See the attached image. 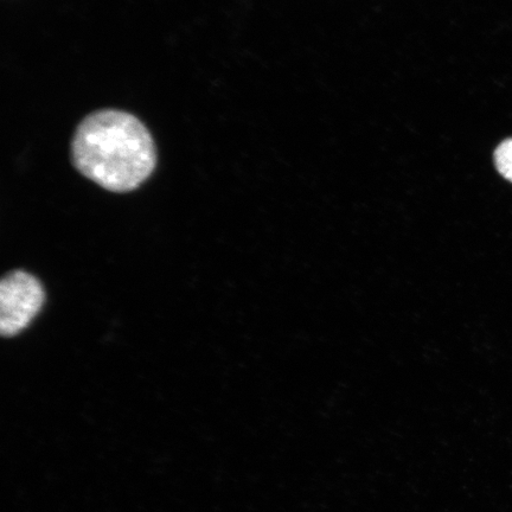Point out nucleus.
Instances as JSON below:
<instances>
[{
  "label": "nucleus",
  "mask_w": 512,
  "mask_h": 512,
  "mask_svg": "<svg viewBox=\"0 0 512 512\" xmlns=\"http://www.w3.org/2000/svg\"><path fill=\"white\" fill-rule=\"evenodd\" d=\"M495 162L499 174L512 182V139L505 140L497 147Z\"/></svg>",
  "instance_id": "obj_3"
},
{
  "label": "nucleus",
  "mask_w": 512,
  "mask_h": 512,
  "mask_svg": "<svg viewBox=\"0 0 512 512\" xmlns=\"http://www.w3.org/2000/svg\"><path fill=\"white\" fill-rule=\"evenodd\" d=\"M44 303L43 287L34 275L12 272L0 284V332L14 337L28 328Z\"/></svg>",
  "instance_id": "obj_2"
},
{
  "label": "nucleus",
  "mask_w": 512,
  "mask_h": 512,
  "mask_svg": "<svg viewBox=\"0 0 512 512\" xmlns=\"http://www.w3.org/2000/svg\"><path fill=\"white\" fill-rule=\"evenodd\" d=\"M72 160L76 170L99 187L130 192L155 171L157 147L149 128L133 114L101 110L76 128Z\"/></svg>",
  "instance_id": "obj_1"
}]
</instances>
